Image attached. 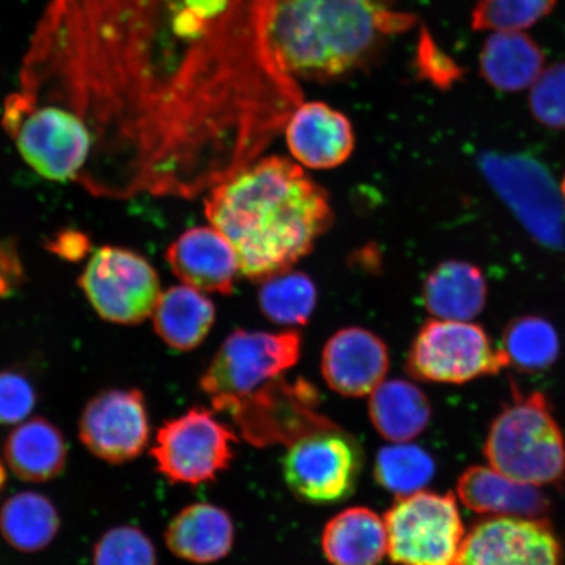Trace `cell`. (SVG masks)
Segmentation results:
<instances>
[{
    "mask_svg": "<svg viewBox=\"0 0 565 565\" xmlns=\"http://www.w3.org/2000/svg\"><path fill=\"white\" fill-rule=\"evenodd\" d=\"M278 0H84V74L113 150L196 196L257 160L303 102L273 44Z\"/></svg>",
    "mask_w": 565,
    "mask_h": 565,
    "instance_id": "obj_1",
    "label": "cell"
},
{
    "mask_svg": "<svg viewBox=\"0 0 565 565\" xmlns=\"http://www.w3.org/2000/svg\"><path fill=\"white\" fill-rule=\"evenodd\" d=\"M204 212L235 249L239 271L253 280L291 270L334 221L327 190L280 157L254 160L218 182Z\"/></svg>",
    "mask_w": 565,
    "mask_h": 565,
    "instance_id": "obj_2",
    "label": "cell"
},
{
    "mask_svg": "<svg viewBox=\"0 0 565 565\" xmlns=\"http://www.w3.org/2000/svg\"><path fill=\"white\" fill-rule=\"evenodd\" d=\"M395 0H278L275 53L296 81L328 82L370 66L392 35L416 19Z\"/></svg>",
    "mask_w": 565,
    "mask_h": 565,
    "instance_id": "obj_3",
    "label": "cell"
},
{
    "mask_svg": "<svg viewBox=\"0 0 565 565\" xmlns=\"http://www.w3.org/2000/svg\"><path fill=\"white\" fill-rule=\"evenodd\" d=\"M491 468L536 487L565 480V439L545 395H515L491 424L484 443Z\"/></svg>",
    "mask_w": 565,
    "mask_h": 565,
    "instance_id": "obj_4",
    "label": "cell"
},
{
    "mask_svg": "<svg viewBox=\"0 0 565 565\" xmlns=\"http://www.w3.org/2000/svg\"><path fill=\"white\" fill-rule=\"evenodd\" d=\"M387 555L397 565H455L465 526L454 493L401 497L384 518Z\"/></svg>",
    "mask_w": 565,
    "mask_h": 565,
    "instance_id": "obj_5",
    "label": "cell"
},
{
    "mask_svg": "<svg viewBox=\"0 0 565 565\" xmlns=\"http://www.w3.org/2000/svg\"><path fill=\"white\" fill-rule=\"evenodd\" d=\"M300 356L299 331H233L202 374L201 391L209 395L212 405L244 397L282 376Z\"/></svg>",
    "mask_w": 565,
    "mask_h": 565,
    "instance_id": "obj_6",
    "label": "cell"
},
{
    "mask_svg": "<svg viewBox=\"0 0 565 565\" xmlns=\"http://www.w3.org/2000/svg\"><path fill=\"white\" fill-rule=\"evenodd\" d=\"M237 436L204 407H193L167 420L158 430L151 456L173 484L214 482L235 458Z\"/></svg>",
    "mask_w": 565,
    "mask_h": 565,
    "instance_id": "obj_7",
    "label": "cell"
},
{
    "mask_svg": "<svg viewBox=\"0 0 565 565\" xmlns=\"http://www.w3.org/2000/svg\"><path fill=\"white\" fill-rule=\"evenodd\" d=\"M270 381L244 397L212 405L218 413L232 416L243 436L257 447L288 444L317 430L337 427L318 413V393L306 380L289 384L281 379Z\"/></svg>",
    "mask_w": 565,
    "mask_h": 565,
    "instance_id": "obj_8",
    "label": "cell"
},
{
    "mask_svg": "<svg viewBox=\"0 0 565 565\" xmlns=\"http://www.w3.org/2000/svg\"><path fill=\"white\" fill-rule=\"evenodd\" d=\"M510 365L501 349L470 321L430 320L416 334L407 356L413 377L437 384H465Z\"/></svg>",
    "mask_w": 565,
    "mask_h": 565,
    "instance_id": "obj_9",
    "label": "cell"
},
{
    "mask_svg": "<svg viewBox=\"0 0 565 565\" xmlns=\"http://www.w3.org/2000/svg\"><path fill=\"white\" fill-rule=\"evenodd\" d=\"M364 466L356 439L338 427L317 430L289 445L282 477L296 498L306 503H341L355 492Z\"/></svg>",
    "mask_w": 565,
    "mask_h": 565,
    "instance_id": "obj_10",
    "label": "cell"
},
{
    "mask_svg": "<svg viewBox=\"0 0 565 565\" xmlns=\"http://www.w3.org/2000/svg\"><path fill=\"white\" fill-rule=\"evenodd\" d=\"M77 285L104 321L138 324L153 313L161 295L159 274L139 253L121 246L92 252Z\"/></svg>",
    "mask_w": 565,
    "mask_h": 565,
    "instance_id": "obj_11",
    "label": "cell"
},
{
    "mask_svg": "<svg viewBox=\"0 0 565 565\" xmlns=\"http://www.w3.org/2000/svg\"><path fill=\"white\" fill-rule=\"evenodd\" d=\"M480 166L486 179L536 242L550 247L564 245L563 195L539 161L490 153L483 157Z\"/></svg>",
    "mask_w": 565,
    "mask_h": 565,
    "instance_id": "obj_12",
    "label": "cell"
},
{
    "mask_svg": "<svg viewBox=\"0 0 565 565\" xmlns=\"http://www.w3.org/2000/svg\"><path fill=\"white\" fill-rule=\"evenodd\" d=\"M150 416L139 388H109L88 401L79 418V439L92 455L111 465L132 461L150 443Z\"/></svg>",
    "mask_w": 565,
    "mask_h": 565,
    "instance_id": "obj_13",
    "label": "cell"
},
{
    "mask_svg": "<svg viewBox=\"0 0 565 565\" xmlns=\"http://www.w3.org/2000/svg\"><path fill=\"white\" fill-rule=\"evenodd\" d=\"M455 565H563L546 519L491 518L465 535Z\"/></svg>",
    "mask_w": 565,
    "mask_h": 565,
    "instance_id": "obj_14",
    "label": "cell"
},
{
    "mask_svg": "<svg viewBox=\"0 0 565 565\" xmlns=\"http://www.w3.org/2000/svg\"><path fill=\"white\" fill-rule=\"evenodd\" d=\"M391 365L385 342L364 328L337 331L324 344L322 377L342 397L362 398L384 383Z\"/></svg>",
    "mask_w": 565,
    "mask_h": 565,
    "instance_id": "obj_15",
    "label": "cell"
},
{
    "mask_svg": "<svg viewBox=\"0 0 565 565\" xmlns=\"http://www.w3.org/2000/svg\"><path fill=\"white\" fill-rule=\"evenodd\" d=\"M285 134L294 159L310 169L321 171L342 166L355 150L350 119L321 102H302L296 106Z\"/></svg>",
    "mask_w": 565,
    "mask_h": 565,
    "instance_id": "obj_16",
    "label": "cell"
},
{
    "mask_svg": "<svg viewBox=\"0 0 565 565\" xmlns=\"http://www.w3.org/2000/svg\"><path fill=\"white\" fill-rule=\"evenodd\" d=\"M166 257L183 285L204 294H231L242 274L235 249L212 225L183 232L169 245Z\"/></svg>",
    "mask_w": 565,
    "mask_h": 565,
    "instance_id": "obj_17",
    "label": "cell"
},
{
    "mask_svg": "<svg viewBox=\"0 0 565 565\" xmlns=\"http://www.w3.org/2000/svg\"><path fill=\"white\" fill-rule=\"evenodd\" d=\"M462 504L491 518L546 519L551 503L541 487L519 482L497 469L472 466L458 479Z\"/></svg>",
    "mask_w": 565,
    "mask_h": 565,
    "instance_id": "obj_18",
    "label": "cell"
},
{
    "mask_svg": "<svg viewBox=\"0 0 565 565\" xmlns=\"http://www.w3.org/2000/svg\"><path fill=\"white\" fill-rule=\"evenodd\" d=\"M164 539L167 547L180 559L211 564L230 555L235 543V525L223 508L195 503L174 515Z\"/></svg>",
    "mask_w": 565,
    "mask_h": 565,
    "instance_id": "obj_19",
    "label": "cell"
},
{
    "mask_svg": "<svg viewBox=\"0 0 565 565\" xmlns=\"http://www.w3.org/2000/svg\"><path fill=\"white\" fill-rule=\"evenodd\" d=\"M3 457L19 479L32 483L51 482L66 469L67 441L54 423L35 416L19 423L7 436Z\"/></svg>",
    "mask_w": 565,
    "mask_h": 565,
    "instance_id": "obj_20",
    "label": "cell"
},
{
    "mask_svg": "<svg viewBox=\"0 0 565 565\" xmlns=\"http://www.w3.org/2000/svg\"><path fill=\"white\" fill-rule=\"evenodd\" d=\"M321 545L331 565H381L387 554L385 521L370 508H348L324 526Z\"/></svg>",
    "mask_w": 565,
    "mask_h": 565,
    "instance_id": "obj_21",
    "label": "cell"
},
{
    "mask_svg": "<svg viewBox=\"0 0 565 565\" xmlns=\"http://www.w3.org/2000/svg\"><path fill=\"white\" fill-rule=\"evenodd\" d=\"M487 292L479 267L463 260H447L424 281L423 300L428 312L439 320L471 321L484 309Z\"/></svg>",
    "mask_w": 565,
    "mask_h": 565,
    "instance_id": "obj_22",
    "label": "cell"
},
{
    "mask_svg": "<svg viewBox=\"0 0 565 565\" xmlns=\"http://www.w3.org/2000/svg\"><path fill=\"white\" fill-rule=\"evenodd\" d=\"M545 54L524 32H493L479 55V71L494 89L520 92L545 70Z\"/></svg>",
    "mask_w": 565,
    "mask_h": 565,
    "instance_id": "obj_23",
    "label": "cell"
},
{
    "mask_svg": "<svg viewBox=\"0 0 565 565\" xmlns=\"http://www.w3.org/2000/svg\"><path fill=\"white\" fill-rule=\"evenodd\" d=\"M151 317L162 342L177 351H192L210 334L216 310L204 292L182 285L161 292Z\"/></svg>",
    "mask_w": 565,
    "mask_h": 565,
    "instance_id": "obj_24",
    "label": "cell"
},
{
    "mask_svg": "<svg viewBox=\"0 0 565 565\" xmlns=\"http://www.w3.org/2000/svg\"><path fill=\"white\" fill-rule=\"evenodd\" d=\"M429 401L406 380L384 381L370 394L369 414L374 429L391 443H408L427 428Z\"/></svg>",
    "mask_w": 565,
    "mask_h": 565,
    "instance_id": "obj_25",
    "label": "cell"
},
{
    "mask_svg": "<svg viewBox=\"0 0 565 565\" xmlns=\"http://www.w3.org/2000/svg\"><path fill=\"white\" fill-rule=\"evenodd\" d=\"M61 524L53 501L39 492L15 493L0 508V534L20 553H40L51 546Z\"/></svg>",
    "mask_w": 565,
    "mask_h": 565,
    "instance_id": "obj_26",
    "label": "cell"
},
{
    "mask_svg": "<svg viewBox=\"0 0 565 565\" xmlns=\"http://www.w3.org/2000/svg\"><path fill=\"white\" fill-rule=\"evenodd\" d=\"M501 350L515 369L540 372L555 364L561 353V341L553 323L539 316H525L508 324Z\"/></svg>",
    "mask_w": 565,
    "mask_h": 565,
    "instance_id": "obj_27",
    "label": "cell"
},
{
    "mask_svg": "<svg viewBox=\"0 0 565 565\" xmlns=\"http://www.w3.org/2000/svg\"><path fill=\"white\" fill-rule=\"evenodd\" d=\"M258 299L268 320L285 327H302L315 312L317 288L308 275L287 270L265 279Z\"/></svg>",
    "mask_w": 565,
    "mask_h": 565,
    "instance_id": "obj_28",
    "label": "cell"
},
{
    "mask_svg": "<svg viewBox=\"0 0 565 565\" xmlns=\"http://www.w3.org/2000/svg\"><path fill=\"white\" fill-rule=\"evenodd\" d=\"M374 478L398 498L419 492L433 480L436 471L428 451L408 443H393L379 451Z\"/></svg>",
    "mask_w": 565,
    "mask_h": 565,
    "instance_id": "obj_29",
    "label": "cell"
},
{
    "mask_svg": "<svg viewBox=\"0 0 565 565\" xmlns=\"http://www.w3.org/2000/svg\"><path fill=\"white\" fill-rule=\"evenodd\" d=\"M557 0H479L471 13L475 31L524 32L554 11Z\"/></svg>",
    "mask_w": 565,
    "mask_h": 565,
    "instance_id": "obj_30",
    "label": "cell"
},
{
    "mask_svg": "<svg viewBox=\"0 0 565 565\" xmlns=\"http://www.w3.org/2000/svg\"><path fill=\"white\" fill-rule=\"evenodd\" d=\"M94 565H158L157 548L139 527H113L96 542Z\"/></svg>",
    "mask_w": 565,
    "mask_h": 565,
    "instance_id": "obj_31",
    "label": "cell"
},
{
    "mask_svg": "<svg viewBox=\"0 0 565 565\" xmlns=\"http://www.w3.org/2000/svg\"><path fill=\"white\" fill-rule=\"evenodd\" d=\"M534 118L551 129H565V62L542 71L529 95Z\"/></svg>",
    "mask_w": 565,
    "mask_h": 565,
    "instance_id": "obj_32",
    "label": "cell"
},
{
    "mask_svg": "<svg viewBox=\"0 0 565 565\" xmlns=\"http://www.w3.org/2000/svg\"><path fill=\"white\" fill-rule=\"evenodd\" d=\"M38 402L32 381L17 371L0 372V424L10 426L28 419Z\"/></svg>",
    "mask_w": 565,
    "mask_h": 565,
    "instance_id": "obj_33",
    "label": "cell"
},
{
    "mask_svg": "<svg viewBox=\"0 0 565 565\" xmlns=\"http://www.w3.org/2000/svg\"><path fill=\"white\" fill-rule=\"evenodd\" d=\"M416 65L422 76L439 87L449 86L461 76V68L440 51L426 31L420 35Z\"/></svg>",
    "mask_w": 565,
    "mask_h": 565,
    "instance_id": "obj_34",
    "label": "cell"
},
{
    "mask_svg": "<svg viewBox=\"0 0 565 565\" xmlns=\"http://www.w3.org/2000/svg\"><path fill=\"white\" fill-rule=\"evenodd\" d=\"M49 252L68 263H81L92 252V244L86 233L76 230H63L47 239Z\"/></svg>",
    "mask_w": 565,
    "mask_h": 565,
    "instance_id": "obj_35",
    "label": "cell"
},
{
    "mask_svg": "<svg viewBox=\"0 0 565 565\" xmlns=\"http://www.w3.org/2000/svg\"><path fill=\"white\" fill-rule=\"evenodd\" d=\"M7 482V472L2 465H0V491L3 490V487Z\"/></svg>",
    "mask_w": 565,
    "mask_h": 565,
    "instance_id": "obj_36",
    "label": "cell"
},
{
    "mask_svg": "<svg viewBox=\"0 0 565 565\" xmlns=\"http://www.w3.org/2000/svg\"><path fill=\"white\" fill-rule=\"evenodd\" d=\"M561 192H562L563 200H564V203H565V175H564V180H563V183H562Z\"/></svg>",
    "mask_w": 565,
    "mask_h": 565,
    "instance_id": "obj_37",
    "label": "cell"
}]
</instances>
